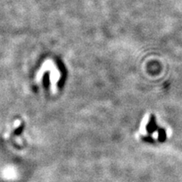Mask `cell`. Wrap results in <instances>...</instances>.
I'll return each mask as SVG.
<instances>
[{
  "mask_svg": "<svg viewBox=\"0 0 182 182\" xmlns=\"http://www.w3.org/2000/svg\"><path fill=\"white\" fill-rule=\"evenodd\" d=\"M164 139H165V133H164V132L162 130L159 132V140L160 141H164Z\"/></svg>",
  "mask_w": 182,
  "mask_h": 182,
  "instance_id": "1",
  "label": "cell"
}]
</instances>
